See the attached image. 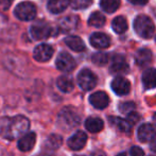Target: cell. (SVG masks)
I'll use <instances>...</instances> for the list:
<instances>
[{
    "label": "cell",
    "mask_w": 156,
    "mask_h": 156,
    "mask_svg": "<svg viewBox=\"0 0 156 156\" xmlns=\"http://www.w3.org/2000/svg\"><path fill=\"white\" fill-rule=\"evenodd\" d=\"M129 1L131 2V3L135 4V5H144L149 0H129Z\"/></svg>",
    "instance_id": "e575fe53"
},
{
    "label": "cell",
    "mask_w": 156,
    "mask_h": 156,
    "mask_svg": "<svg viewBox=\"0 0 156 156\" xmlns=\"http://www.w3.org/2000/svg\"><path fill=\"white\" fill-rule=\"evenodd\" d=\"M65 44L71 50L76 52H82L85 50V45L83 41L78 36H68L65 38Z\"/></svg>",
    "instance_id": "ffe728a7"
},
{
    "label": "cell",
    "mask_w": 156,
    "mask_h": 156,
    "mask_svg": "<svg viewBox=\"0 0 156 156\" xmlns=\"http://www.w3.org/2000/svg\"><path fill=\"white\" fill-rule=\"evenodd\" d=\"M69 5V0H49L48 2V10L52 14H60Z\"/></svg>",
    "instance_id": "d6986e66"
},
{
    "label": "cell",
    "mask_w": 156,
    "mask_h": 156,
    "mask_svg": "<svg viewBox=\"0 0 156 156\" xmlns=\"http://www.w3.org/2000/svg\"><path fill=\"white\" fill-rule=\"evenodd\" d=\"M101 9L107 13H114L120 5V0H101Z\"/></svg>",
    "instance_id": "484cf974"
},
{
    "label": "cell",
    "mask_w": 156,
    "mask_h": 156,
    "mask_svg": "<svg viewBox=\"0 0 156 156\" xmlns=\"http://www.w3.org/2000/svg\"><path fill=\"white\" fill-rule=\"evenodd\" d=\"M0 1H1V2H0V5H1L4 10L9 9V6L12 4V0H0Z\"/></svg>",
    "instance_id": "836d02e7"
},
{
    "label": "cell",
    "mask_w": 156,
    "mask_h": 156,
    "mask_svg": "<svg viewBox=\"0 0 156 156\" xmlns=\"http://www.w3.org/2000/svg\"><path fill=\"white\" fill-rule=\"evenodd\" d=\"M117 156H126V155H125L124 153H120V154H118Z\"/></svg>",
    "instance_id": "74e56055"
},
{
    "label": "cell",
    "mask_w": 156,
    "mask_h": 156,
    "mask_svg": "<svg viewBox=\"0 0 156 156\" xmlns=\"http://www.w3.org/2000/svg\"><path fill=\"white\" fill-rule=\"evenodd\" d=\"M112 89L118 96H124L131 90V84H129V80H126L125 78L118 76V78L114 79L112 82Z\"/></svg>",
    "instance_id": "8fae6325"
},
{
    "label": "cell",
    "mask_w": 156,
    "mask_h": 156,
    "mask_svg": "<svg viewBox=\"0 0 156 156\" xmlns=\"http://www.w3.org/2000/svg\"><path fill=\"white\" fill-rule=\"evenodd\" d=\"M91 60H93L94 64H96V65L104 66L108 62V56H107V54L103 53V52H98V53L94 54Z\"/></svg>",
    "instance_id": "f1b7e54d"
},
{
    "label": "cell",
    "mask_w": 156,
    "mask_h": 156,
    "mask_svg": "<svg viewBox=\"0 0 156 156\" xmlns=\"http://www.w3.org/2000/svg\"><path fill=\"white\" fill-rule=\"evenodd\" d=\"M78 84L83 90H91L97 85V76L89 69H83L78 74Z\"/></svg>",
    "instance_id": "5b68a950"
},
{
    "label": "cell",
    "mask_w": 156,
    "mask_h": 156,
    "mask_svg": "<svg viewBox=\"0 0 156 156\" xmlns=\"http://www.w3.org/2000/svg\"><path fill=\"white\" fill-rule=\"evenodd\" d=\"M109 121L111 123L114 125L117 129H119L121 133L127 134L129 135V133L132 132V125L124 119H121V118L118 117H111L109 118Z\"/></svg>",
    "instance_id": "7402d4cb"
},
{
    "label": "cell",
    "mask_w": 156,
    "mask_h": 156,
    "mask_svg": "<svg viewBox=\"0 0 156 156\" xmlns=\"http://www.w3.org/2000/svg\"><path fill=\"white\" fill-rule=\"evenodd\" d=\"M86 141H87V135L84 132L79 131L68 139V147L71 150L78 151L81 150L82 148H84L85 144H86Z\"/></svg>",
    "instance_id": "7c38bea8"
},
{
    "label": "cell",
    "mask_w": 156,
    "mask_h": 156,
    "mask_svg": "<svg viewBox=\"0 0 156 156\" xmlns=\"http://www.w3.org/2000/svg\"><path fill=\"white\" fill-rule=\"evenodd\" d=\"M105 23V17L103 16L101 13L94 12L89 16L88 19V25L94 28H101L103 27Z\"/></svg>",
    "instance_id": "4316f807"
},
{
    "label": "cell",
    "mask_w": 156,
    "mask_h": 156,
    "mask_svg": "<svg viewBox=\"0 0 156 156\" xmlns=\"http://www.w3.org/2000/svg\"><path fill=\"white\" fill-rule=\"evenodd\" d=\"M89 102L94 108L104 109L109 104V98L104 91H97L89 97Z\"/></svg>",
    "instance_id": "4fadbf2b"
},
{
    "label": "cell",
    "mask_w": 156,
    "mask_h": 156,
    "mask_svg": "<svg viewBox=\"0 0 156 156\" xmlns=\"http://www.w3.org/2000/svg\"><path fill=\"white\" fill-rule=\"evenodd\" d=\"M85 127H86L87 131L90 132V133H99V132L103 129L104 123H103V121L100 118L90 117L85 122Z\"/></svg>",
    "instance_id": "44dd1931"
},
{
    "label": "cell",
    "mask_w": 156,
    "mask_h": 156,
    "mask_svg": "<svg viewBox=\"0 0 156 156\" xmlns=\"http://www.w3.org/2000/svg\"><path fill=\"white\" fill-rule=\"evenodd\" d=\"M140 120V116L138 113H135V112H131V113H129V115H127V118H126V121L129 122V124L133 126V125H135L137 123L138 121Z\"/></svg>",
    "instance_id": "4dcf8cb0"
},
{
    "label": "cell",
    "mask_w": 156,
    "mask_h": 156,
    "mask_svg": "<svg viewBox=\"0 0 156 156\" xmlns=\"http://www.w3.org/2000/svg\"><path fill=\"white\" fill-rule=\"evenodd\" d=\"M150 148H151V150H152L153 152H155V153H156V136H155L154 138H153L152 140H151Z\"/></svg>",
    "instance_id": "d590c367"
},
{
    "label": "cell",
    "mask_w": 156,
    "mask_h": 156,
    "mask_svg": "<svg viewBox=\"0 0 156 156\" xmlns=\"http://www.w3.org/2000/svg\"><path fill=\"white\" fill-rule=\"evenodd\" d=\"M16 34V28L5 16L0 14V41H12Z\"/></svg>",
    "instance_id": "52a82bcc"
},
{
    "label": "cell",
    "mask_w": 156,
    "mask_h": 156,
    "mask_svg": "<svg viewBox=\"0 0 156 156\" xmlns=\"http://www.w3.org/2000/svg\"><path fill=\"white\" fill-rule=\"evenodd\" d=\"M153 121H154V124L156 125V113L154 114V116H153Z\"/></svg>",
    "instance_id": "8d00e7d4"
},
{
    "label": "cell",
    "mask_w": 156,
    "mask_h": 156,
    "mask_svg": "<svg viewBox=\"0 0 156 156\" xmlns=\"http://www.w3.org/2000/svg\"><path fill=\"white\" fill-rule=\"evenodd\" d=\"M129 153H131V156H144V151H142V149L137 146L132 147Z\"/></svg>",
    "instance_id": "d6a6232c"
},
{
    "label": "cell",
    "mask_w": 156,
    "mask_h": 156,
    "mask_svg": "<svg viewBox=\"0 0 156 156\" xmlns=\"http://www.w3.org/2000/svg\"><path fill=\"white\" fill-rule=\"evenodd\" d=\"M135 103L133 102H125V103H122L120 104L119 106V111L121 112L122 114H129L131 112H133L135 109Z\"/></svg>",
    "instance_id": "f546056e"
},
{
    "label": "cell",
    "mask_w": 156,
    "mask_h": 156,
    "mask_svg": "<svg viewBox=\"0 0 156 156\" xmlns=\"http://www.w3.org/2000/svg\"><path fill=\"white\" fill-rule=\"evenodd\" d=\"M135 61L138 66L144 67V66L148 65L152 61V52L149 49H146V48L138 50L135 55Z\"/></svg>",
    "instance_id": "ac0fdd59"
},
{
    "label": "cell",
    "mask_w": 156,
    "mask_h": 156,
    "mask_svg": "<svg viewBox=\"0 0 156 156\" xmlns=\"http://www.w3.org/2000/svg\"><path fill=\"white\" fill-rule=\"evenodd\" d=\"M79 23V19L76 16H67L64 17L62 20H60V28L62 31L69 32L76 28Z\"/></svg>",
    "instance_id": "603a6c76"
},
{
    "label": "cell",
    "mask_w": 156,
    "mask_h": 156,
    "mask_svg": "<svg viewBox=\"0 0 156 156\" xmlns=\"http://www.w3.org/2000/svg\"><path fill=\"white\" fill-rule=\"evenodd\" d=\"M30 33H31L32 37L34 39L41 41V39L48 38L49 36H51L52 28L49 23H45V21H38V23L31 26Z\"/></svg>",
    "instance_id": "8992f818"
},
{
    "label": "cell",
    "mask_w": 156,
    "mask_h": 156,
    "mask_svg": "<svg viewBox=\"0 0 156 156\" xmlns=\"http://www.w3.org/2000/svg\"><path fill=\"white\" fill-rule=\"evenodd\" d=\"M142 83L144 88L152 89L156 87V69L150 68L147 69L142 74Z\"/></svg>",
    "instance_id": "e0dca14e"
},
{
    "label": "cell",
    "mask_w": 156,
    "mask_h": 156,
    "mask_svg": "<svg viewBox=\"0 0 156 156\" xmlns=\"http://www.w3.org/2000/svg\"><path fill=\"white\" fill-rule=\"evenodd\" d=\"M53 55V49L47 44H41L34 49L33 56L37 62H47Z\"/></svg>",
    "instance_id": "30bf717a"
},
{
    "label": "cell",
    "mask_w": 156,
    "mask_h": 156,
    "mask_svg": "<svg viewBox=\"0 0 156 156\" xmlns=\"http://www.w3.org/2000/svg\"><path fill=\"white\" fill-rule=\"evenodd\" d=\"M112 27H113L114 31H115L116 33L121 34V33H124L127 30V21L124 17L118 16L113 20V23H112Z\"/></svg>",
    "instance_id": "d4e9b609"
},
{
    "label": "cell",
    "mask_w": 156,
    "mask_h": 156,
    "mask_svg": "<svg viewBox=\"0 0 156 156\" xmlns=\"http://www.w3.org/2000/svg\"><path fill=\"white\" fill-rule=\"evenodd\" d=\"M56 85H58V89L62 90L63 93H70L74 87L72 79L67 76H60V78L58 79V81H56Z\"/></svg>",
    "instance_id": "cb8c5ba5"
},
{
    "label": "cell",
    "mask_w": 156,
    "mask_h": 156,
    "mask_svg": "<svg viewBox=\"0 0 156 156\" xmlns=\"http://www.w3.org/2000/svg\"><path fill=\"white\" fill-rule=\"evenodd\" d=\"M90 44L97 49H105L111 44V38L104 33H94L90 36Z\"/></svg>",
    "instance_id": "9a60e30c"
},
{
    "label": "cell",
    "mask_w": 156,
    "mask_h": 156,
    "mask_svg": "<svg viewBox=\"0 0 156 156\" xmlns=\"http://www.w3.org/2000/svg\"><path fill=\"white\" fill-rule=\"evenodd\" d=\"M69 3L74 10H83L93 3V0H69Z\"/></svg>",
    "instance_id": "83f0119b"
},
{
    "label": "cell",
    "mask_w": 156,
    "mask_h": 156,
    "mask_svg": "<svg viewBox=\"0 0 156 156\" xmlns=\"http://www.w3.org/2000/svg\"><path fill=\"white\" fill-rule=\"evenodd\" d=\"M58 125L65 131H70L80 123V116L72 107H65L61 111L58 118Z\"/></svg>",
    "instance_id": "7a4b0ae2"
},
{
    "label": "cell",
    "mask_w": 156,
    "mask_h": 156,
    "mask_svg": "<svg viewBox=\"0 0 156 156\" xmlns=\"http://www.w3.org/2000/svg\"><path fill=\"white\" fill-rule=\"evenodd\" d=\"M15 16L23 21H29L36 16V8L32 2H21L16 6L14 11Z\"/></svg>",
    "instance_id": "277c9868"
},
{
    "label": "cell",
    "mask_w": 156,
    "mask_h": 156,
    "mask_svg": "<svg viewBox=\"0 0 156 156\" xmlns=\"http://www.w3.org/2000/svg\"><path fill=\"white\" fill-rule=\"evenodd\" d=\"M29 127V119L23 116L1 118L0 119V137L8 140L17 139L27 133Z\"/></svg>",
    "instance_id": "6da1fadb"
},
{
    "label": "cell",
    "mask_w": 156,
    "mask_h": 156,
    "mask_svg": "<svg viewBox=\"0 0 156 156\" xmlns=\"http://www.w3.org/2000/svg\"><path fill=\"white\" fill-rule=\"evenodd\" d=\"M134 29L140 37L149 39L154 34L155 26L151 18L146 15H140L134 20Z\"/></svg>",
    "instance_id": "3957f363"
},
{
    "label": "cell",
    "mask_w": 156,
    "mask_h": 156,
    "mask_svg": "<svg viewBox=\"0 0 156 156\" xmlns=\"http://www.w3.org/2000/svg\"><path fill=\"white\" fill-rule=\"evenodd\" d=\"M55 65L58 69L61 70V71L70 72L76 68V61L70 54L66 53V52H62L61 54H58Z\"/></svg>",
    "instance_id": "ba28073f"
},
{
    "label": "cell",
    "mask_w": 156,
    "mask_h": 156,
    "mask_svg": "<svg viewBox=\"0 0 156 156\" xmlns=\"http://www.w3.org/2000/svg\"><path fill=\"white\" fill-rule=\"evenodd\" d=\"M127 70H129V65L123 56L120 54L114 56L111 65V71L113 73H124L127 72Z\"/></svg>",
    "instance_id": "2e32d148"
},
{
    "label": "cell",
    "mask_w": 156,
    "mask_h": 156,
    "mask_svg": "<svg viewBox=\"0 0 156 156\" xmlns=\"http://www.w3.org/2000/svg\"><path fill=\"white\" fill-rule=\"evenodd\" d=\"M35 142H36V134L34 132H29V133L27 132L21 137H19L17 147L23 152H29L34 148Z\"/></svg>",
    "instance_id": "9c48e42d"
},
{
    "label": "cell",
    "mask_w": 156,
    "mask_h": 156,
    "mask_svg": "<svg viewBox=\"0 0 156 156\" xmlns=\"http://www.w3.org/2000/svg\"><path fill=\"white\" fill-rule=\"evenodd\" d=\"M137 136H138V139L141 142L151 141L156 136V129H155V127L150 123L141 124L139 126V129H138Z\"/></svg>",
    "instance_id": "5bb4252c"
},
{
    "label": "cell",
    "mask_w": 156,
    "mask_h": 156,
    "mask_svg": "<svg viewBox=\"0 0 156 156\" xmlns=\"http://www.w3.org/2000/svg\"><path fill=\"white\" fill-rule=\"evenodd\" d=\"M37 156H50V155H48V154H39V155H37Z\"/></svg>",
    "instance_id": "f35d334b"
},
{
    "label": "cell",
    "mask_w": 156,
    "mask_h": 156,
    "mask_svg": "<svg viewBox=\"0 0 156 156\" xmlns=\"http://www.w3.org/2000/svg\"><path fill=\"white\" fill-rule=\"evenodd\" d=\"M48 142H49V144H51V147H52V144H54L53 148L56 149V148H58L61 144H62V137H60V136H56V135L51 136V137L49 138V140H48Z\"/></svg>",
    "instance_id": "1f68e13d"
}]
</instances>
